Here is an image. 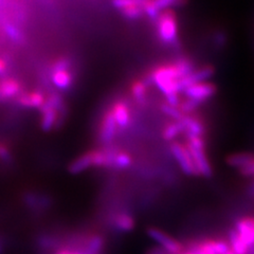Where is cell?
I'll return each instance as SVG.
<instances>
[{"label": "cell", "mask_w": 254, "mask_h": 254, "mask_svg": "<svg viewBox=\"0 0 254 254\" xmlns=\"http://www.w3.org/2000/svg\"><path fill=\"white\" fill-rule=\"evenodd\" d=\"M181 78L182 75L176 63L158 66L148 75V81L154 83L164 95L182 91L180 87Z\"/></svg>", "instance_id": "obj_1"}, {"label": "cell", "mask_w": 254, "mask_h": 254, "mask_svg": "<svg viewBox=\"0 0 254 254\" xmlns=\"http://www.w3.org/2000/svg\"><path fill=\"white\" fill-rule=\"evenodd\" d=\"M186 147L190 158H192L197 175H200L203 177H211L212 166L205 155L202 137H187Z\"/></svg>", "instance_id": "obj_2"}, {"label": "cell", "mask_w": 254, "mask_h": 254, "mask_svg": "<svg viewBox=\"0 0 254 254\" xmlns=\"http://www.w3.org/2000/svg\"><path fill=\"white\" fill-rule=\"evenodd\" d=\"M157 21V32L160 41L164 44H174L177 42L178 21L177 16L171 9L162 11Z\"/></svg>", "instance_id": "obj_3"}, {"label": "cell", "mask_w": 254, "mask_h": 254, "mask_svg": "<svg viewBox=\"0 0 254 254\" xmlns=\"http://www.w3.org/2000/svg\"><path fill=\"white\" fill-rule=\"evenodd\" d=\"M147 235L166 253L179 254L184 251V244L160 229L149 228L147 230Z\"/></svg>", "instance_id": "obj_4"}, {"label": "cell", "mask_w": 254, "mask_h": 254, "mask_svg": "<svg viewBox=\"0 0 254 254\" xmlns=\"http://www.w3.org/2000/svg\"><path fill=\"white\" fill-rule=\"evenodd\" d=\"M169 150L172 158L177 162L182 172L187 175H197L196 168L186 145H182L178 142H172L169 146Z\"/></svg>", "instance_id": "obj_5"}, {"label": "cell", "mask_w": 254, "mask_h": 254, "mask_svg": "<svg viewBox=\"0 0 254 254\" xmlns=\"http://www.w3.org/2000/svg\"><path fill=\"white\" fill-rule=\"evenodd\" d=\"M184 92L188 99L199 102L202 104L203 102L211 99L216 94L217 87L213 83L203 82L187 87V88L184 89Z\"/></svg>", "instance_id": "obj_6"}, {"label": "cell", "mask_w": 254, "mask_h": 254, "mask_svg": "<svg viewBox=\"0 0 254 254\" xmlns=\"http://www.w3.org/2000/svg\"><path fill=\"white\" fill-rule=\"evenodd\" d=\"M118 131V125L115 121L111 110H107L103 116L101 128H100V141L103 144L108 146L114 142Z\"/></svg>", "instance_id": "obj_7"}, {"label": "cell", "mask_w": 254, "mask_h": 254, "mask_svg": "<svg viewBox=\"0 0 254 254\" xmlns=\"http://www.w3.org/2000/svg\"><path fill=\"white\" fill-rule=\"evenodd\" d=\"M234 229L250 250L254 248V216L238 218L235 222Z\"/></svg>", "instance_id": "obj_8"}, {"label": "cell", "mask_w": 254, "mask_h": 254, "mask_svg": "<svg viewBox=\"0 0 254 254\" xmlns=\"http://www.w3.org/2000/svg\"><path fill=\"white\" fill-rule=\"evenodd\" d=\"M214 73H215V68L212 65H205L203 67L195 69L193 72H190L189 75L180 79L181 90L184 91L185 88L190 85L208 82V79L213 76Z\"/></svg>", "instance_id": "obj_9"}, {"label": "cell", "mask_w": 254, "mask_h": 254, "mask_svg": "<svg viewBox=\"0 0 254 254\" xmlns=\"http://www.w3.org/2000/svg\"><path fill=\"white\" fill-rule=\"evenodd\" d=\"M111 113L115 118V121L118 125V128L125 129L130 124V110L127 103L123 101H117L111 107Z\"/></svg>", "instance_id": "obj_10"}, {"label": "cell", "mask_w": 254, "mask_h": 254, "mask_svg": "<svg viewBox=\"0 0 254 254\" xmlns=\"http://www.w3.org/2000/svg\"><path fill=\"white\" fill-rule=\"evenodd\" d=\"M46 102V97L42 91L33 90L29 92H22L18 95L17 103L19 105L27 108H39L41 109Z\"/></svg>", "instance_id": "obj_11"}, {"label": "cell", "mask_w": 254, "mask_h": 254, "mask_svg": "<svg viewBox=\"0 0 254 254\" xmlns=\"http://www.w3.org/2000/svg\"><path fill=\"white\" fill-rule=\"evenodd\" d=\"M41 127L44 131H50L59 122L60 111L51 106L49 103L45 102L44 106L41 108Z\"/></svg>", "instance_id": "obj_12"}, {"label": "cell", "mask_w": 254, "mask_h": 254, "mask_svg": "<svg viewBox=\"0 0 254 254\" xmlns=\"http://www.w3.org/2000/svg\"><path fill=\"white\" fill-rule=\"evenodd\" d=\"M21 91V83L14 77H5L0 81V101L17 97Z\"/></svg>", "instance_id": "obj_13"}, {"label": "cell", "mask_w": 254, "mask_h": 254, "mask_svg": "<svg viewBox=\"0 0 254 254\" xmlns=\"http://www.w3.org/2000/svg\"><path fill=\"white\" fill-rule=\"evenodd\" d=\"M184 125L185 132L187 137H202L204 132V126L202 122L193 116H185L180 121Z\"/></svg>", "instance_id": "obj_14"}, {"label": "cell", "mask_w": 254, "mask_h": 254, "mask_svg": "<svg viewBox=\"0 0 254 254\" xmlns=\"http://www.w3.org/2000/svg\"><path fill=\"white\" fill-rule=\"evenodd\" d=\"M52 83L61 90H67L73 82V75L70 70H60L52 72Z\"/></svg>", "instance_id": "obj_15"}, {"label": "cell", "mask_w": 254, "mask_h": 254, "mask_svg": "<svg viewBox=\"0 0 254 254\" xmlns=\"http://www.w3.org/2000/svg\"><path fill=\"white\" fill-rule=\"evenodd\" d=\"M90 168H93V159L92 152L83 154L77 157L74 161H72L69 165V171L73 174H79L85 172Z\"/></svg>", "instance_id": "obj_16"}, {"label": "cell", "mask_w": 254, "mask_h": 254, "mask_svg": "<svg viewBox=\"0 0 254 254\" xmlns=\"http://www.w3.org/2000/svg\"><path fill=\"white\" fill-rule=\"evenodd\" d=\"M113 226L121 232H127L130 231L134 228V219L127 212H121L117 214V215L113 218Z\"/></svg>", "instance_id": "obj_17"}, {"label": "cell", "mask_w": 254, "mask_h": 254, "mask_svg": "<svg viewBox=\"0 0 254 254\" xmlns=\"http://www.w3.org/2000/svg\"><path fill=\"white\" fill-rule=\"evenodd\" d=\"M132 99L137 103H144L147 95V83L144 79H136L130 87Z\"/></svg>", "instance_id": "obj_18"}, {"label": "cell", "mask_w": 254, "mask_h": 254, "mask_svg": "<svg viewBox=\"0 0 254 254\" xmlns=\"http://www.w3.org/2000/svg\"><path fill=\"white\" fill-rule=\"evenodd\" d=\"M185 132L184 125L180 121H174L166 125L162 130V138L165 141H173L175 138H177L180 133Z\"/></svg>", "instance_id": "obj_19"}, {"label": "cell", "mask_w": 254, "mask_h": 254, "mask_svg": "<svg viewBox=\"0 0 254 254\" xmlns=\"http://www.w3.org/2000/svg\"><path fill=\"white\" fill-rule=\"evenodd\" d=\"M131 165H132V159H131L130 155L126 152L119 150V152L116 154L115 160L113 163V168L111 169L122 171V170L129 169Z\"/></svg>", "instance_id": "obj_20"}, {"label": "cell", "mask_w": 254, "mask_h": 254, "mask_svg": "<svg viewBox=\"0 0 254 254\" xmlns=\"http://www.w3.org/2000/svg\"><path fill=\"white\" fill-rule=\"evenodd\" d=\"M120 12H121V14L124 16L125 18L130 19V20L140 19V18L143 17V16L145 15L144 7H143V6H137V5L127 6V7H125V9L121 10Z\"/></svg>", "instance_id": "obj_21"}, {"label": "cell", "mask_w": 254, "mask_h": 254, "mask_svg": "<svg viewBox=\"0 0 254 254\" xmlns=\"http://www.w3.org/2000/svg\"><path fill=\"white\" fill-rule=\"evenodd\" d=\"M149 1H152V0H111V3H113V5L116 7V9L121 11L127 6H133V5L144 7Z\"/></svg>", "instance_id": "obj_22"}, {"label": "cell", "mask_w": 254, "mask_h": 254, "mask_svg": "<svg viewBox=\"0 0 254 254\" xmlns=\"http://www.w3.org/2000/svg\"><path fill=\"white\" fill-rule=\"evenodd\" d=\"M4 32L7 37L15 43H22L25 41V36H23L22 32L12 23H6L4 26Z\"/></svg>", "instance_id": "obj_23"}, {"label": "cell", "mask_w": 254, "mask_h": 254, "mask_svg": "<svg viewBox=\"0 0 254 254\" xmlns=\"http://www.w3.org/2000/svg\"><path fill=\"white\" fill-rule=\"evenodd\" d=\"M186 2L187 0H153V3L160 12L169 10L172 6L184 5Z\"/></svg>", "instance_id": "obj_24"}, {"label": "cell", "mask_w": 254, "mask_h": 254, "mask_svg": "<svg viewBox=\"0 0 254 254\" xmlns=\"http://www.w3.org/2000/svg\"><path fill=\"white\" fill-rule=\"evenodd\" d=\"M160 108H161L162 113H163L165 116L170 117L171 119H173V120H175V121H181L182 118L185 117V115L181 113L179 108L173 107V106H171V105H169V104H166L165 102L162 103Z\"/></svg>", "instance_id": "obj_25"}, {"label": "cell", "mask_w": 254, "mask_h": 254, "mask_svg": "<svg viewBox=\"0 0 254 254\" xmlns=\"http://www.w3.org/2000/svg\"><path fill=\"white\" fill-rule=\"evenodd\" d=\"M200 104L201 103H199V102H196L194 100H190V99L187 98V100L181 101L179 109L185 116H189L192 114L194 110H196L198 107H199Z\"/></svg>", "instance_id": "obj_26"}, {"label": "cell", "mask_w": 254, "mask_h": 254, "mask_svg": "<svg viewBox=\"0 0 254 254\" xmlns=\"http://www.w3.org/2000/svg\"><path fill=\"white\" fill-rule=\"evenodd\" d=\"M71 63L67 58H60L57 61H54L51 65V72L60 70H69Z\"/></svg>", "instance_id": "obj_27"}, {"label": "cell", "mask_w": 254, "mask_h": 254, "mask_svg": "<svg viewBox=\"0 0 254 254\" xmlns=\"http://www.w3.org/2000/svg\"><path fill=\"white\" fill-rule=\"evenodd\" d=\"M0 161L4 163H10L12 161L11 150L6 144L0 143Z\"/></svg>", "instance_id": "obj_28"}, {"label": "cell", "mask_w": 254, "mask_h": 254, "mask_svg": "<svg viewBox=\"0 0 254 254\" xmlns=\"http://www.w3.org/2000/svg\"><path fill=\"white\" fill-rule=\"evenodd\" d=\"M165 103H166V104L173 106V107L179 108L180 103H181V99H180L179 93H171V94L165 95Z\"/></svg>", "instance_id": "obj_29"}, {"label": "cell", "mask_w": 254, "mask_h": 254, "mask_svg": "<svg viewBox=\"0 0 254 254\" xmlns=\"http://www.w3.org/2000/svg\"><path fill=\"white\" fill-rule=\"evenodd\" d=\"M215 42L218 46H222L226 43V36L222 33H217L215 36Z\"/></svg>", "instance_id": "obj_30"}, {"label": "cell", "mask_w": 254, "mask_h": 254, "mask_svg": "<svg viewBox=\"0 0 254 254\" xmlns=\"http://www.w3.org/2000/svg\"><path fill=\"white\" fill-rule=\"evenodd\" d=\"M6 71V63L0 58V74H3Z\"/></svg>", "instance_id": "obj_31"}, {"label": "cell", "mask_w": 254, "mask_h": 254, "mask_svg": "<svg viewBox=\"0 0 254 254\" xmlns=\"http://www.w3.org/2000/svg\"><path fill=\"white\" fill-rule=\"evenodd\" d=\"M2 253V244H1V242H0V254Z\"/></svg>", "instance_id": "obj_32"}]
</instances>
